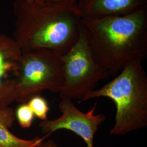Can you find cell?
Wrapping results in <instances>:
<instances>
[{"label": "cell", "mask_w": 147, "mask_h": 147, "mask_svg": "<svg viewBox=\"0 0 147 147\" xmlns=\"http://www.w3.org/2000/svg\"><path fill=\"white\" fill-rule=\"evenodd\" d=\"M61 58L64 83L59 93L61 98L82 101L86 95L95 89L100 81L110 76L94 58L82 28L78 41Z\"/></svg>", "instance_id": "obj_5"}, {"label": "cell", "mask_w": 147, "mask_h": 147, "mask_svg": "<svg viewBox=\"0 0 147 147\" xmlns=\"http://www.w3.org/2000/svg\"><path fill=\"white\" fill-rule=\"evenodd\" d=\"M15 113L16 118L21 127L26 129L31 126L34 115L27 103L21 104Z\"/></svg>", "instance_id": "obj_11"}, {"label": "cell", "mask_w": 147, "mask_h": 147, "mask_svg": "<svg viewBox=\"0 0 147 147\" xmlns=\"http://www.w3.org/2000/svg\"><path fill=\"white\" fill-rule=\"evenodd\" d=\"M96 106L97 102H95L90 110L83 112L71 99L61 98L58 104L61 116L55 119L42 121L39 126L42 133L47 135L61 129L70 130L81 137L87 147H94L95 134L106 119L101 113L95 115Z\"/></svg>", "instance_id": "obj_6"}, {"label": "cell", "mask_w": 147, "mask_h": 147, "mask_svg": "<svg viewBox=\"0 0 147 147\" xmlns=\"http://www.w3.org/2000/svg\"><path fill=\"white\" fill-rule=\"evenodd\" d=\"M13 38L22 52L47 50L63 56L79 39L82 15L76 5L16 0Z\"/></svg>", "instance_id": "obj_2"}, {"label": "cell", "mask_w": 147, "mask_h": 147, "mask_svg": "<svg viewBox=\"0 0 147 147\" xmlns=\"http://www.w3.org/2000/svg\"><path fill=\"white\" fill-rule=\"evenodd\" d=\"M61 56L47 50L22 52L16 82V101L26 103L44 90L59 93L64 83Z\"/></svg>", "instance_id": "obj_4"}, {"label": "cell", "mask_w": 147, "mask_h": 147, "mask_svg": "<svg viewBox=\"0 0 147 147\" xmlns=\"http://www.w3.org/2000/svg\"><path fill=\"white\" fill-rule=\"evenodd\" d=\"M35 147H60L58 144L53 140H48L43 141L40 144Z\"/></svg>", "instance_id": "obj_13"}, {"label": "cell", "mask_w": 147, "mask_h": 147, "mask_svg": "<svg viewBox=\"0 0 147 147\" xmlns=\"http://www.w3.org/2000/svg\"><path fill=\"white\" fill-rule=\"evenodd\" d=\"M81 28L95 59L110 76L147 57V6L124 16H82Z\"/></svg>", "instance_id": "obj_1"}, {"label": "cell", "mask_w": 147, "mask_h": 147, "mask_svg": "<svg viewBox=\"0 0 147 147\" xmlns=\"http://www.w3.org/2000/svg\"><path fill=\"white\" fill-rule=\"evenodd\" d=\"M142 61L128 63L115 78L94 89L82 101L107 98L116 106L114 125L111 135L125 136L147 126V75Z\"/></svg>", "instance_id": "obj_3"}, {"label": "cell", "mask_w": 147, "mask_h": 147, "mask_svg": "<svg viewBox=\"0 0 147 147\" xmlns=\"http://www.w3.org/2000/svg\"><path fill=\"white\" fill-rule=\"evenodd\" d=\"M22 51L13 38L0 34V107L16 101L15 89Z\"/></svg>", "instance_id": "obj_7"}, {"label": "cell", "mask_w": 147, "mask_h": 147, "mask_svg": "<svg viewBox=\"0 0 147 147\" xmlns=\"http://www.w3.org/2000/svg\"><path fill=\"white\" fill-rule=\"evenodd\" d=\"M78 0H45L44 3L53 5H76Z\"/></svg>", "instance_id": "obj_12"}, {"label": "cell", "mask_w": 147, "mask_h": 147, "mask_svg": "<svg viewBox=\"0 0 147 147\" xmlns=\"http://www.w3.org/2000/svg\"><path fill=\"white\" fill-rule=\"evenodd\" d=\"M76 6L83 16L101 18L131 13L147 7V0H78Z\"/></svg>", "instance_id": "obj_8"}, {"label": "cell", "mask_w": 147, "mask_h": 147, "mask_svg": "<svg viewBox=\"0 0 147 147\" xmlns=\"http://www.w3.org/2000/svg\"><path fill=\"white\" fill-rule=\"evenodd\" d=\"M26 103L31 109L34 115L38 119L42 121L47 119V113L50 107L47 100L40 95L32 98Z\"/></svg>", "instance_id": "obj_10"}, {"label": "cell", "mask_w": 147, "mask_h": 147, "mask_svg": "<svg viewBox=\"0 0 147 147\" xmlns=\"http://www.w3.org/2000/svg\"><path fill=\"white\" fill-rule=\"evenodd\" d=\"M16 113L9 107H0V147H35L42 143L46 136L25 140L9 130L16 120Z\"/></svg>", "instance_id": "obj_9"}, {"label": "cell", "mask_w": 147, "mask_h": 147, "mask_svg": "<svg viewBox=\"0 0 147 147\" xmlns=\"http://www.w3.org/2000/svg\"><path fill=\"white\" fill-rule=\"evenodd\" d=\"M27 2H35V3H42L44 2L45 0H25Z\"/></svg>", "instance_id": "obj_14"}]
</instances>
